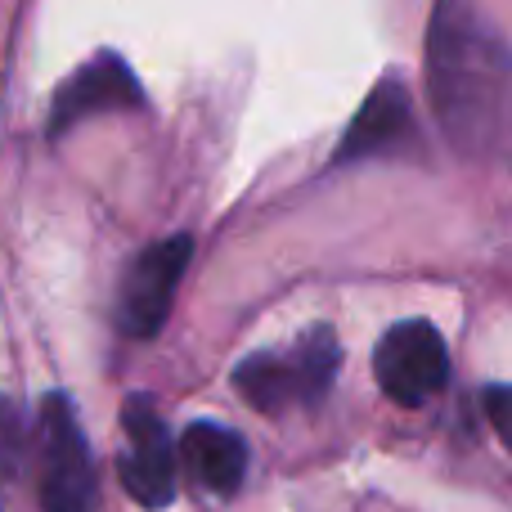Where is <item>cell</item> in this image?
Wrapping results in <instances>:
<instances>
[{
	"mask_svg": "<svg viewBox=\"0 0 512 512\" xmlns=\"http://www.w3.org/2000/svg\"><path fill=\"white\" fill-rule=\"evenodd\" d=\"M427 77L436 117L459 149H490L512 126V50L472 0H436Z\"/></svg>",
	"mask_w": 512,
	"mask_h": 512,
	"instance_id": "1",
	"label": "cell"
},
{
	"mask_svg": "<svg viewBox=\"0 0 512 512\" xmlns=\"http://www.w3.org/2000/svg\"><path fill=\"white\" fill-rule=\"evenodd\" d=\"M337 364H342V346H337L333 328L315 324L292 337L288 346L256 351L248 360H239L234 387L261 414H288V409L319 405L328 396V387L337 378Z\"/></svg>",
	"mask_w": 512,
	"mask_h": 512,
	"instance_id": "2",
	"label": "cell"
},
{
	"mask_svg": "<svg viewBox=\"0 0 512 512\" xmlns=\"http://www.w3.org/2000/svg\"><path fill=\"white\" fill-rule=\"evenodd\" d=\"M99 477L86 432L68 396L50 391L41 400V508L45 512H95Z\"/></svg>",
	"mask_w": 512,
	"mask_h": 512,
	"instance_id": "3",
	"label": "cell"
},
{
	"mask_svg": "<svg viewBox=\"0 0 512 512\" xmlns=\"http://www.w3.org/2000/svg\"><path fill=\"white\" fill-rule=\"evenodd\" d=\"M189 256H194V239L171 234V239H158L126 265L122 288H117V328L126 337H153L162 328L180 279L189 270Z\"/></svg>",
	"mask_w": 512,
	"mask_h": 512,
	"instance_id": "4",
	"label": "cell"
},
{
	"mask_svg": "<svg viewBox=\"0 0 512 512\" xmlns=\"http://www.w3.org/2000/svg\"><path fill=\"white\" fill-rule=\"evenodd\" d=\"M176 463L180 450L171 445L162 414L144 396H131L122 409V454H117L126 495L140 508H167L176 499Z\"/></svg>",
	"mask_w": 512,
	"mask_h": 512,
	"instance_id": "5",
	"label": "cell"
},
{
	"mask_svg": "<svg viewBox=\"0 0 512 512\" xmlns=\"http://www.w3.org/2000/svg\"><path fill=\"white\" fill-rule=\"evenodd\" d=\"M373 373H378V387L396 405H423L450 382L445 337L427 319H405V324L387 328V337L378 342Z\"/></svg>",
	"mask_w": 512,
	"mask_h": 512,
	"instance_id": "6",
	"label": "cell"
},
{
	"mask_svg": "<svg viewBox=\"0 0 512 512\" xmlns=\"http://www.w3.org/2000/svg\"><path fill=\"white\" fill-rule=\"evenodd\" d=\"M144 104V90L135 81V72L122 63V54H95L86 59L68 81L59 86L50 104V140L68 135L77 122L86 117H99V113H113V108H140Z\"/></svg>",
	"mask_w": 512,
	"mask_h": 512,
	"instance_id": "7",
	"label": "cell"
},
{
	"mask_svg": "<svg viewBox=\"0 0 512 512\" xmlns=\"http://www.w3.org/2000/svg\"><path fill=\"white\" fill-rule=\"evenodd\" d=\"M414 144V104L409 90L396 77H382L364 108L355 113L351 131L337 144V162H364V158H387Z\"/></svg>",
	"mask_w": 512,
	"mask_h": 512,
	"instance_id": "8",
	"label": "cell"
},
{
	"mask_svg": "<svg viewBox=\"0 0 512 512\" xmlns=\"http://www.w3.org/2000/svg\"><path fill=\"white\" fill-rule=\"evenodd\" d=\"M180 468L203 495L230 499L248 477V445L225 423H189L180 436Z\"/></svg>",
	"mask_w": 512,
	"mask_h": 512,
	"instance_id": "9",
	"label": "cell"
},
{
	"mask_svg": "<svg viewBox=\"0 0 512 512\" xmlns=\"http://www.w3.org/2000/svg\"><path fill=\"white\" fill-rule=\"evenodd\" d=\"M486 418L495 423L499 441L512 450V387H490L486 391Z\"/></svg>",
	"mask_w": 512,
	"mask_h": 512,
	"instance_id": "10",
	"label": "cell"
}]
</instances>
